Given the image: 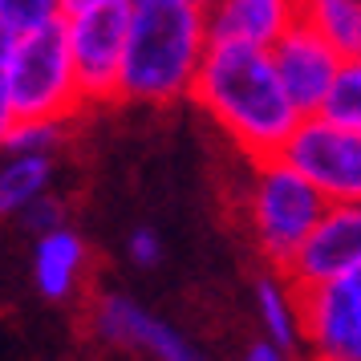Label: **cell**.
Masks as SVG:
<instances>
[{"mask_svg":"<svg viewBox=\"0 0 361 361\" xmlns=\"http://www.w3.org/2000/svg\"><path fill=\"white\" fill-rule=\"evenodd\" d=\"M17 224L25 231H33V235L53 231V228H66V224H69V203L57 195V191H45V195L33 199V203L17 215Z\"/></svg>","mask_w":361,"mask_h":361,"instance_id":"obj_19","label":"cell"},{"mask_svg":"<svg viewBox=\"0 0 361 361\" xmlns=\"http://www.w3.org/2000/svg\"><path fill=\"white\" fill-rule=\"evenodd\" d=\"M296 17L333 41L345 57L361 53V0H296Z\"/></svg>","mask_w":361,"mask_h":361,"instance_id":"obj_15","label":"cell"},{"mask_svg":"<svg viewBox=\"0 0 361 361\" xmlns=\"http://www.w3.org/2000/svg\"><path fill=\"white\" fill-rule=\"evenodd\" d=\"M13 41H17V33L0 29V85H4V78H8V61H13Z\"/></svg>","mask_w":361,"mask_h":361,"instance_id":"obj_23","label":"cell"},{"mask_svg":"<svg viewBox=\"0 0 361 361\" xmlns=\"http://www.w3.org/2000/svg\"><path fill=\"white\" fill-rule=\"evenodd\" d=\"M252 312L264 337H272L276 345H284L288 353H296L305 345V293L284 268H272L256 276L252 284Z\"/></svg>","mask_w":361,"mask_h":361,"instance_id":"obj_13","label":"cell"},{"mask_svg":"<svg viewBox=\"0 0 361 361\" xmlns=\"http://www.w3.org/2000/svg\"><path fill=\"white\" fill-rule=\"evenodd\" d=\"M305 293V345L325 361H361V268Z\"/></svg>","mask_w":361,"mask_h":361,"instance_id":"obj_10","label":"cell"},{"mask_svg":"<svg viewBox=\"0 0 361 361\" xmlns=\"http://www.w3.org/2000/svg\"><path fill=\"white\" fill-rule=\"evenodd\" d=\"M4 94L13 102L17 118L69 122V118H78L85 110L61 20H49V25H37L29 33H17L8 78H4Z\"/></svg>","mask_w":361,"mask_h":361,"instance_id":"obj_4","label":"cell"},{"mask_svg":"<svg viewBox=\"0 0 361 361\" xmlns=\"http://www.w3.org/2000/svg\"><path fill=\"white\" fill-rule=\"evenodd\" d=\"M353 268H361V203L329 199L305 244L284 264V272L300 288H317L337 276H349Z\"/></svg>","mask_w":361,"mask_h":361,"instance_id":"obj_9","label":"cell"},{"mask_svg":"<svg viewBox=\"0 0 361 361\" xmlns=\"http://www.w3.org/2000/svg\"><path fill=\"white\" fill-rule=\"evenodd\" d=\"M85 4H94V0H66V13H78V8H85Z\"/></svg>","mask_w":361,"mask_h":361,"instance_id":"obj_24","label":"cell"},{"mask_svg":"<svg viewBox=\"0 0 361 361\" xmlns=\"http://www.w3.org/2000/svg\"><path fill=\"white\" fill-rule=\"evenodd\" d=\"M13 126H17V110H13V102H8V94H4V85H0V150H4V142H8Z\"/></svg>","mask_w":361,"mask_h":361,"instance_id":"obj_22","label":"cell"},{"mask_svg":"<svg viewBox=\"0 0 361 361\" xmlns=\"http://www.w3.org/2000/svg\"><path fill=\"white\" fill-rule=\"evenodd\" d=\"M212 33L191 0H130V37L118 102L175 106L191 98Z\"/></svg>","mask_w":361,"mask_h":361,"instance_id":"obj_2","label":"cell"},{"mask_svg":"<svg viewBox=\"0 0 361 361\" xmlns=\"http://www.w3.org/2000/svg\"><path fill=\"white\" fill-rule=\"evenodd\" d=\"M325 191L293 166L284 154L247 159V179L240 187V215L264 264L284 268L305 244V235L325 212Z\"/></svg>","mask_w":361,"mask_h":361,"instance_id":"obj_3","label":"cell"},{"mask_svg":"<svg viewBox=\"0 0 361 361\" xmlns=\"http://www.w3.org/2000/svg\"><path fill=\"white\" fill-rule=\"evenodd\" d=\"M191 102L219 126V134L240 150L244 163L284 154L288 138L305 122L272 66V49L240 41L207 45V57L191 85Z\"/></svg>","mask_w":361,"mask_h":361,"instance_id":"obj_1","label":"cell"},{"mask_svg":"<svg viewBox=\"0 0 361 361\" xmlns=\"http://www.w3.org/2000/svg\"><path fill=\"white\" fill-rule=\"evenodd\" d=\"M284 159L300 166L325 191V199L361 203V126L329 114H309L288 138Z\"/></svg>","mask_w":361,"mask_h":361,"instance_id":"obj_7","label":"cell"},{"mask_svg":"<svg viewBox=\"0 0 361 361\" xmlns=\"http://www.w3.org/2000/svg\"><path fill=\"white\" fill-rule=\"evenodd\" d=\"M66 126L69 122H57V118H17L4 150H45V154H57L61 142H66Z\"/></svg>","mask_w":361,"mask_h":361,"instance_id":"obj_17","label":"cell"},{"mask_svg":"<svg viewBox=\"0 0 361 361\" xmlns=\"http://www.w3.org/2000/svg\"><path fill=\"white\" fill-rule=\"evenodd\" d=\"M66 17V0H0V29L29 33L37 25Z\"/></svg>","mask_w":361,"mask_h":361,"instance_id":"obj_18","label":"cell"},{"mask_svg":"<svg viewBox=\"0 0 361 361\" xmlns=\"http://www.w3.org/2000/svg\"><path fill=\"white\" fill-rule=\"evenodd\" d=\"M296 20V0H215L207 8L212 41H240L272 49L280 33Z\"/></svg>","mask_w":361,"mask_h":361,"instance_id":"obj_12","label":"cell"},{"mask_svg":"<svg viewBox=\"0 0 361 361\" xmlns=\"http://www.w3.org/2000/svg\"><path fill=\"white\" fill-rule=\"evenodd\" d=\"M57 154L45 150H0V219H17L33 199L53 191Z\"/></svg>","mask_w":361,"mask_h":361,"instance_id":"obj_14","label":"cell"},{"mask_svg":"<svg viewBox=\"0 0 361 361\" xmlns=\"http://www.w3.org/2000/svg\"><path fill=\"white\" fill-rule=\"evenodd\" d=\"M61 25L85 106L118 102L126 37H130V0H94L78 13H66Z\"/></svg>","mask_w":361,"mask_h":361,"instance_id":"obj_5","label":"cell"},{"mask_svg":"<svg viewBox=\"0 0 361 361\" xmlns=\"http://www.w3.org/2000/svg\"><path fill=\"white\" fill-rule=\"evenodd\" d=\"M321 114L341 118L349 126H361V53L345 57L341 73H337V85H333V94H329Z\"/></svg>","mask_w":361,"mask_h":361,"instance_id":"obj_16","label":"cell"},{"mask_svg":"<svg viewBox=\"0 0 361 361\" xmlns=\"http://www.w3.org/2000/svg\"><path fill=\"white\" fill-rule=\"evenodd\" d=\"M244 357H247V361H284V357H288V349H284V345H276L272 337H264V333H260L256 341L247 345Z\"/></svg>","mask_w":361,"mask_h":361,"instance_id":"obj_21","label":"cell"},{"mask_svg":"<svg viewBox=\"0 0 361 361\" xmlns=\"http://www.w3.org/2000/svg\"><path fill=\"white\" fill-rule=\"evenodd\" d=\"M272 66H276L288 98L296 102V110L309 118L325 110L329 94L337 85V73L345 66V53L296 17L272 45Z\"/></svg>","mask_w":361,"mask_h":361,"instance_id":"obj_8","label":"cell"},{"mask_svg":"<svg viewBox=\"0 0 361 361\" xmlns=\"http://www.w3.org/2000/svg\"><path fill=\"white\" fill-rule=\"evenodd\" d=\"M126 260L134 264V268H159L163 264V235L154 228H134L130 235H126Z\"/></svg>","mask_w":361,"mask_h":361,"instance_id":"obj_20","label":"cell"},{"mask_svg":"<svg viewBox=\"0 0 361 361\" xmlns=\"http://www.w3.org/2000/svg\"><path fill=\"white\" fill-rule=\"evenodd\" d=\"M191 4H195V8H203V13H207V8H212L215 0H191Z\"/></svg>","mask_w":361,"mask_h":361,"instance_id":"obj_25","label":"cell"},{"mask_svg":"<svg viewBox=\"0 0 361 361\" xmlns=\"http://www.w3.org/2000/svg\"><path fill=\"white\" fill-rule=\"evenodd\" d=\"M85 337L98 349H118L134 357L154 361H195L199 349L183 337L175 325H166L159 312L138 305L126 293H94L82 312Z\"/></svg>","mask_w":361,"mask_h":361,"instance_id":"obj_6","label":"cell"},{"mask_svg":"<svg viewBox=\"0 0 361 361\" xmlns=\"http://www.w3.org/2000/svg\"><path fill=\"white\" fill-rule=\"evenodd\" d=\"M90 244L82 231L53 228L33 235V288L37 296H45L49 305H73L90 293Z\"/></svg>","mask_w":361,"mask_h":361,"instance_id":"obj_11","label":"cell"}]
</instances>
